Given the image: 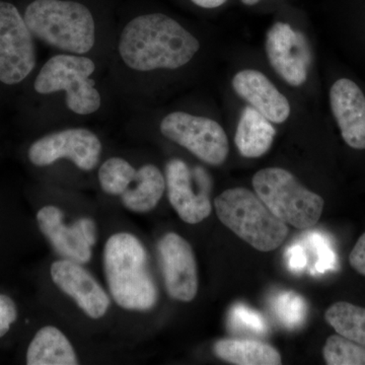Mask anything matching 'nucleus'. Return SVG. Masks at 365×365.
<instances>
[{
  "label": "nucleus",
  "instance_id": "26",
  "mask_svg": "<svg viewBox=\"0 0 365 365\" xmlns=\"http://www.w3.org/2000/svg\"><path fill=\"white\" fill-rule=\"evenodd\" d=\"M307 242L312 247L314 255V271L325 273L327 271L335 270L337 266V256L332 248L330 241L321 232H311L307 235Z\"/></svg>",
  "mask_w": 365,
  "mask_h": 365
},
{
  "label": "nucleus",
  "instance_id": "11",
  "mask_svg": "<svg viewBox=\"0 0 365 365\" xmlns=\"http://www.w3.org/2000/svg\"><path fill=\"white\" fill-rule=\"evenodd\" d=\"M102 143L93 132L83 128L66 129L38 139L29 150V160L36 167H47L61 158L71 160L78 169L97 167Z\"/></svg>",
  "mask_w": 365,
  "mask_h": 365
},
{
  "label": "nucleus",
  "instance_id": "30",
  "mask_svg": "<svg viewBox=\"0 0 365 365\" xmlns=\"http://www.w3.org/2000/svg\"><path fill=\"white\" fill-rule=\"evenodd\" d=\"M191 1L203 9H215V7L222 6L227 0H191Z\"/></svg>",
  "mask_w": 365,
  "mask_h": 365
},
{
  "label": "nucleus",
  "instance_id": "8",
  "mask_svg": "<svg viewBox=\"0 0 365 365\" xmlns=\"http://www.w3.org/2000/svg\"><path fill=\"white\" fill-rule=\"evenodd\" d=\"M36 66L33 35L14 4L0 0V81L20 83Z\"/></svg>",
  "mask_w": 365,
  "mask_h": 365
},
{
  "label": "nucleus",
  "instance_id": "12",
  "mask_svg": "<svg viewBox=\"0 0 365 365\" xmlns=\"http://www.w3.org/2000/svg\"><path fill=\"white\" fill-rule=\"evenodd\" d=\"M158 252L168 294L179 302H192L198 292L199 281L191 245L176 232H168L158 242Z\"/></svg>",
  "mask_w": 365,
  "mask_h": 365
},
{
  "label": "nucleus",
  "instance_id": "9",
  "mask_svg": "<svg viewBox=\"0 0 365 365\" xmlns=\"http://www.w3.org/2000/svg\"><path fill=\"white\" fill-rule=\"evenodd\" d=\"M165 178L170 205L182 222L197 225L210 215L211 182L205 170L190 169L184 160L174 158L165 165Z\"/></svg>",
  "mask_w": 365,
  "mask_h": 365
},
{
  "label": "nucleus",
  "instance_id": "27",
  "mask_svg": "<svg viewBox=\"0 0 365 365\" xmlns=\"http://www.w3.org/2000/svg\"><path fill=\"white\" fill-rule=\"evenodd\" d=\"M16 319L18 309L14 300L6 294H0V338L9 332Z\"/></svg>",
  "mask_w": 365,
  "mask_h": 365
},
{
  "label": "nucleus",
  "instance_id": "10",
  "mask_svg": "<svg viewBox=\"0 0 365 365\" xmlns=\"http://www.w3.org/2000/svg\"><path fill=\"white\" fill-rule=\"evenodd\" d=\"M41 232L54 251L66 260L88 264L98 242L97 223L90 217H81L71 225L63 222V213L56 206H44L38 211Z\"/></svg>",
  "mask_w": 365,
  "mask_h": 365
},
{
  "label": "nucleus",
  "instance_id": "25",
  "mask_svg": "<svg viewBox=\"0 0 365 365\" xmlns=\"http://www.w3.org/2000/svg\"><path fill=\"white\" fill-rule=\"evenodd\" d=\"M228 325L235 331L254 334L267 332V323L258 312L244 304H235L230 312Z\"/></svg>",
  "mask_w": 365,
  "mask_h": 365
},
{
  "label": "nucleus",
  "instance_id": "15",
  "mask_svg": "<svg viewBox=\"0 0 365 365\" xmlns=\"http://www.w3.org/2000/svg\"><path fill=\"white\" fill-rule=\"evenodd\" d=\"M330 104L345 143L365 150V96L359 86L350 79H338L330 90Z\"/></svg>",
  "mask_w": 365,
  "mask_h": 365
},
{
  "label": "nucleus",
  "instance_id": "24",
  "mask_svg": "<svg viewBox=\"0 0 365 365\" xmlns=\"http://www.w3.org/2000/svg\"><path fill=\"white\" fill-rule=\"evenodd\" d=\"M275 316L289 330L299 329L306 322L307 304L302 295L294 292H284L273 300Z\"/></svg>",
  "mask_w": 365,
  "mask_h": 365
},
{
  "label": "nucleus",
  "instance_id": "31",
  "mask_svg": "<svg viewBox=\"0 0 365 365\" xmlns=\"http://www.w3.org/2000/svg\"><path fill=\"white\" fill-rule=\"evenodd\" d=\"M260 0H242V4H246V6H255V4H258Z\"/></svg>",
  "mask_w": 365,
  "mask_h": 365
},
{
  "label": "nucleus",
  "instance_id": "29",
  "mask_svg": "<svg viewBox=\"0 0 365 365\" xmlns=\"http://www.w3.org/2000/svg\"><path fill=\"white\" fill-rule=\"evenodd\" d=\"M349 262L356 272L365 276V232L359 237L350 253Z\"/></svg>",
  "mask_w": 365,
  "mask_h": 365
},
{
  "label": "nucleus",
  "instance_id": "13",
  "mask_svg": "<svg viewBox=\"0 0 365 365\" xmlns=\"http://www.w3.org/2000/svg\"><path fill=\"white\" fill-rule=\"evenodd\" d=\"M266 52L274 71L288 85L297 88L306 83L311 55L302 34L287 23L274 24L266 38Z\"/></svg>",
  "mask_w": 365,
  "mask_h": 365
},
{
  "label": "nucleus",
  "instance_id": "7",
  "mask_svg": "<svg viewBox=\"0 0 365 365\" xmlns=\"http://www.w3.org/2000/svg\"><path fill=\"white\" fill-rule=\"evenodd\" d=\"M160 132L207 165H220L227 158L230 145L227 133L222 125L210 118L170 113L163 118Z\"/></svg>",
  "mask_w": 365,
  "mask_h": 365
},
{
  "label": "nucleus",
  "instance_id": "3",
  "mask_svg": "<svg viewBox=\"0 0 365 365\" xmlns=\"http://www.w3.org/2000/svg\"><path fill=\"white\" fill-rule=\"evenodd\" d=\"M24 19L33 36L62 51L85 54L95 45V21L78 2L35 0Z\"/></svg>",
  "mask_w": 365,
  "mask_h": 365
},
{
  "label": "nucleus",
  "instance_id": "17",
  "mask_svg": "<svg viewBox=\"0 0 365 365\" xmlns=\"http://www.w3.org/2000/svg\"><path fill=\"white\" fill-rule=\"evenodd\" d=\"M165 191V178L158 167L143 165L136 170L120 195L125 208L134 213H148L157 207Z\"/></svg>",
  "mask_w": 365,
  "mask_h": 365
},
{
  "label": "nucleus",
  "instance_id": "6",
  "mask_svg": "<svg viewBox=\"0 0 365 365\" xmlns=\"http://www.w3.org/2000/svg\"><path fill=\"white\" fill-rule=\"evenodd\" d=\"M93 60L74 55L60 54L48 60L36 78L34 88L41 95L66 91V105L78 115H90L101 107V96L96 81Z\"/></svg>",
  "mask_w": 365,
  "mask_h": 365
},
{
  "label": "nucleus",
  "instance_id": "23",
  "mask_svg": "<svg viewBox=\"0 0 365 365\" xmlns=\"http://www.w3.org/2000/svg\"><path fill=\"white\" fill-rule=\"evenodd\" d=\"M135 169L121 158H111L98 170L101 188L108 195L119 196L126 189L127 182Z\"/></svg>",
  "mask_w": 365,
  "mask_h": 365
},
{
  "label": "nucleus",
  "instance_id": "14",
  "mask_svg": "<svg viewBox=\"0 0 365 365\" xmlns=\"http://www.w3.org/2000/svg\"><path fill=\"white\" fill-rule=\"evenodd\" d=\"M53 283L74 300L83 313L93 319H102L111 306V299L83 264L59 259L50 267Z\"/></svg>",
  "mask_w": 365,
  "mask_h": 365
},
{
  "label": "nucleus",
  "instance_id": "2",
  "mask_svg": "<svg viewBox=\"0 0 365 365\" xmlns=\"http://www.w3.org/2000/svg\"><path fill=\"white\" fill-rule=\"evenodd\" d=\"M103 264L110 295L117 306L132 312H148L157 306V284L138 237L130 232L112 235L106 242Z\"/></svg>",
  "mask_w": 365,
  "mask_h": 365
},
{
  "label": "nucleus",
  "instance_id": "1",
  "mask_svg": "<svg viewBox=\"0 0 365 365\" xmlns=\"http://www.w3.org/2000/svg\"><path fill=\"white\" fill-rule=\"evenodd\" d=\"M200 43L178 21L163 14L134 19L121 34L119 52L137 71L178 69L199 51Z\"/></svg>",
  "mask_w": 365,
  "mask_h": 365
},
{
  "label": "nucleus",
  "instance_id": "21",
  "mask_svg": "<svg viewBox=\"0 0 365 365\" xmlns=\"http://www.w3.org/2000/svg\"><path fill=\"white\" fill-rule=\"evenodd\" d=\"M327 323L348 339L365 347V309L349 304L335 302L325 314Z\"/></svg>",
  "mask_w": 365,
  "mask_h": 365
},
{
  "label": "nucleus",
  "instance_id": "20",
  "mask_svg": "<svg viewBox=\"0 0 365 365\" xmlns=\"http://www.w3.org/2000/svg\"><path fill=\"white\" fill-rule=\"evenodd\" d=\"M216 356L237 365H279L280 353L266 343L255 340L222 339L213 347Z\"/></svg>",
  "mask_w": 365,
  "mask_h": 365
},
{
  "label": "nucleus",
  "instance_id": "18",
  "mask_svg": "<svg viewBox=\"0 0 365 365\" xmlns=\"http://www.w3.org/2000/svg\"><path fill=\"white\" fill-rule=\"evenodd\" d=\"M276 135L272 122L255 108H245L235 131V143L242 157L258 158L265 155Z\"/></svg>",
  "mask_w": 365,
  "mask_h": 365
},
{
  "label": "nucleus",
  "instance_id": "19",
  "mask_svg": "<svg viewBox=\"0 0 365 365\" xmlns=\"http://www.w3.org/2000/svg\"><path fill=\"white\" fill-rule=\"evenodd\" d=\"M78 357L71 341L56 327L40 329L29 345L26 364L76 365Z\"/></svg>",
  "mask_w": 365,
  "mask_h": 365
},
{
  "label": "nucleus",
  "instance_id": "4",
  "mask_svg": "<svg viewBox=\"0 0 365 365\" xmlns=\"http://www.w3.org/2000/svg\"><path fill=\"white\" fill-rule=\"evenodd\" d=\"M215 207L220 222L258 251H274L287 239V223L281 222L260 197L248 189L222 192L215 199Z\"/></svg>",
  "mask_w": 365,
  "mask_h": 365
},
{
  "label": "nucleus",
  "instance_id": "28",
  "mask_svg": "<svg viewBox=\"0 0 365 365\" xmlns=\"http://www.w3.org/2000/svg\"><path fill=\"white\" fill-rule=\"evenodd\" d=\"M287 265L290 270L294 272H300L307 266V259L306 251L300 245H294L290 247L287 251Z\"/></svg>",
  "mask_w": 365,
  "mask_h": 365
},
{
  "label": "nucleus",
  "instance_id": "5",
  "mask_svg": "<svg viewBox=\"0 0 365 365\" xmlns=\"http://www.w3.org/2000/svg\"><path fill=\"white\" fill-rule=\"evenodd\" d=\"M253 187L274 215L299 230L314 227L323 213L324 199L302 186L287 170H259L253 177Z\"/></svg>",
  "mask_w": 365,
  "mask_h": 365
},
{
  "label": "nucleus",
  "instance_id": "16",
  "mask_svg": "<svg viewBox=\"0 0 365 365\" xmlns=\"http://www.w3.org/2000/svg\"><path fill=\"white\" fill-rule=\"evenodd\" d=\"M235 93L274 124H281L290 116L289 102L270 79L255 69H244L232 78Z\"/></svg>",
  "mask_w": 365,
  "mask_h": 365
},
{
  "label": "nucleus",
  "instance_id": "22",
  "mask_svg": "<svg viewBox=\"0 0 365 365\" xmlns=\"http://www.w3.org/2000/svg\"><path fill=\"white\" fill-rule=\"evenodd\" d=\"M323 356L328 365H365V347L338 334L327 339Z\"/></svg>",
  "mask_w": 365,
  "mask_h": 365
}]
</instances>
